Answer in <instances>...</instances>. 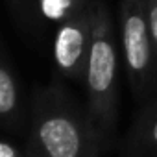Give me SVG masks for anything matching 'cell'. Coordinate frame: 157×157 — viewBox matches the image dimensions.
I'll return each instance as SVG.
<instances>
[{"label":"cell","instance_id":"obj_1","mask_svg":"<svg viewBox=\"0 0 157 157\" xmlns=\"http://www.w3.org/2000/svg\"><path fill=\"white\" fill-rule=\"evenodd\" d=\"M104 150L87 105L82 107L59 80L35 91L26 157H100Z\"/></svg>","mask_w":157,"mask_h":157},{"label":"cell","instance_id":"obj_2","mask_svg":"<svg viewBox=\"0 0 157 157\" xmlns=\"http://www.w3.org/2000/svg\"><path fill=\"white\" fill-rule=\"evenodd\" d=\"M83 83L87 111L107 150L115 140L118 122V54L109 10L98 0H94V28Z\"/></svg>","mask_w":157,"mask_h":157},{"label":"cell","instance_id":"obj_3","mask_svg":"<svg viewBox=\"0 0 157 157\" xmlns=\"http://www.w3.org/2000/svg\"><path fill=\"white\" fill-rule=\"evenodd\" d=\"M120 41L133 96L144 100L157 89V57L144 11V0H122Z\"/></svg>","mask_w":157,"mask_h":157},{"label":"cell","instance_id":"obj_4","mask_svg":"<svg viewBox=\"0 0 157 157\" xmlns=\"http://www.w3.org/2000/svg\"><path fill=\"white\" fill-rule=\"evenodd\" d=\"M94 28V0L57 26L54 37V63L57 72L72 82H83Z\"/></svg>","mask_w":157,"mask_h":157},{"label":"cell","instance_id":"obj_5","mask_svg":"<svg viewBox=\"0 0 157 157\" xmlns=\"http://www.w3.org/2000/svg\"><path fill=\"white\" fill-rule=\"evenodd\" d=\"M129 142V151L135 157H157V100L150 102L139 115Z\"/></svg>","mask_w":157,"mask_h":157},{"label":"cell","instance_id":"obj_6","mask_svg":"<svg viewBox=\"0 0 157 157\" xmlns=\"http://www.w3.org/2000/svg\"><path fill=\"white\" fill-rule=\"evenodd\" d=\"M21 107V94L10 61L0 50V118H15Z\"/></svg>","mask_w":157,"mask_h":157},{"label":"cell","instance_id":"obj_7","mask_svg":"<svg viewBox=\"0 0 157 157\" xmlns=\"http://www.w3.org/2000/svg\"><path fill=\"white\" fill-rule=\"evenodd\" d=\"M91 4V0H37V13L48 22L61 24Z\"/></svg>","mask_w":157,"mask_h":157},{"label":"cell","instance_id":"obj_8","mask_svg":"<svg viewBox=\"0 0 157 157\" xmlns=\"http://www.w3.org/2000/svg\"><path fill=\"white\" fill-rule=\"evenodd\" d=\"M11 15L21 24H30L37 13V0H6Z\"/></svg>","mask_w":157,"mask_h":157},{"label":"cell","instance_id":"obj_9","mask_svg":"<svg viewBox=\"0 0 157 157\" xmlns=\"http://www.w3.org/2000/svg\"><path fill=\"white\" fill-rule=\"evenodd\" d=\"M144 11L148 17L150 33H151V41L155 48V57H157V0H144Z\"/></svg>","mask_w":157,"mask_h":157},{"label":"cell","instance_id":"obj_10","mask_svg":"<svg viewBox=\"0 0 157 157\" xmlns=\"http://www.w3.org/2000/svg\"><path fill=\"white\" fill-rule=\"evenodd\" d=\"M0 157H22V155L19 153V150L13 144H8V142L0 140Z\"/></svg>","mask_w":157,"mask_h":157}]
</instances>
